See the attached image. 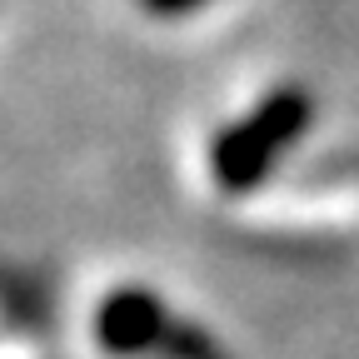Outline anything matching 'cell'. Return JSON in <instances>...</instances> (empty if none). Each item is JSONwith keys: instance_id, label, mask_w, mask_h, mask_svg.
<instances>
[{"instance_id": "cell-1", "label": "cell", "mask_w": 359, "mask_h": 359, "mask_svg": "<svg viewBox=\"0 0 359 359\" xmlns=\"http://www.w3.org/2000/svg\"><path fill=\"white\" fill-rule=\"evenodd\" d=\"M309 95L294 85L269 90L259 105H250L235 125H224L210 140V180L224 195H250L255 185H264L269 170H275L290 145L309 130Z\"/></svg>"}, {"instance_id": "cell-2", "label": "cell", "mask_w": 359, "mask_h": 359, "mask_svg": "<svg viewBox=\"0 0 359 359\" xmlns=\"http://www.w3.org/2000/svg\"><path fill=\"white\" fill-rule=\"evenodd\" d=\"M95 339L115 359H145V354L175 349V325H170V309L155 290L120 285L95 309Z\"/></svg>"}, {"instance_id": "cell-3", "label": "cell", "mask_w": 359, "mask_h": 359, "mask_svg": "<svg viewBox=\"0 0 359 359\" xmlns=\"http://www.w3.org/2000/svg\"><path fill=\"white\" fill-rule=\"evenodd\" d=\"M210 0H140V11L145 15H160V20H180V15H195L205 11Z\"/></svg>"}]
</instances>
